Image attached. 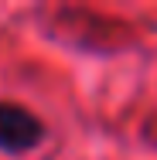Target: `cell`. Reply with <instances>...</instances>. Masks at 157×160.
I'll return each instance as SVG.
<instances>
[{
  "label": "cell",
  "instance_id": "cell-1",
  "mask_svg": "<svg viewBox=\"0 0 157 160\" xmlns=\"http://www.w3.org/2000/svg\"><path fill=\"white\" fill-rule=\"evenodd\" d=\"M44 140V123L21 102H0V153L24 157Z\"/></svg>",
  "mask_w": 157,
  "mask_h": 160
}]
</instances>
